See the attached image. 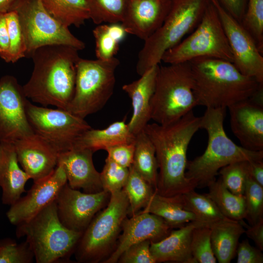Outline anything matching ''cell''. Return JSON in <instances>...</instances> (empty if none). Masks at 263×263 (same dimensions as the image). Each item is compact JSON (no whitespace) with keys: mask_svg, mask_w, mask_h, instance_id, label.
<instances>
[{"mask_svg":"<svg viewBox=\"0 0 263 263\" xmlns=\"http://www.w3.org/2000/svg\"><path fill=\"white\" fill-rule=\"evenodd\" d=\"M201 117L192 111L168 125L148 124L144 129L155 149L159 172L158 194L170 197L181 195L196 188L187 178V157L189 144L200 129Z\"/></svg>","mask_w":263,"mask_h":263,"instance_id":"6da1fadb","label":"cell"},{"mask_svg":"<svg viewBox=\"0 0 263 263\" xmlns=\"http://www.w3.org/2000/svg\"><path fill=\"white\" fill-rule=\"evenodd\" d=\"M78 50L64 45H51L36 50L31 57L34 67L23 87L28 99L44 107L67 110L75 92Z\"/></svg>","mask_w":263,"mask_h":263,"instance_id":"7a4b0ae2","label":"cell"},{"mask_svg":"<svg viewBox=\"0 0 263 263\" xmlns=\"http://www.w3.org/2000/svg\"><path fill=\"white\" fill-rule=\"evenodd\" d=\"M188 62L198 106L227 108L252 97L263 87L255 78L241 73L229 61L199 57Z\"/></svg>","mask_w":263,"mask_h":263,"instance_id":"3957f363","label":"cell"},{"mask_svg":"<svg viewBox=\"0 0 263 263\" xmlns=\"http://www.w3.org/2000/svg\"><path fill=\"white\" fill-rule=\"evenodd\" d=\"M225 108H207L201 117L200 129L208 135L204 152L188 161L186 176L195 188H204L216 180L222 168L234 162L263 159V150H247L233 142L224 127Z\"/></svg>","mask_w":263,"mask_h":263,"instance_id":"277c9868","label":"cell"},{"mask_svg":"<svg viewBox=\"0 0 263 263\" xmlns=\"http://www.w3.org/2000/svg\"><path fill=\"white\" fill-rule=\"evenodd\" d=\"M210 0H171L169 10L160 27L139 51L136 66L142 75L159 65L164 54L191 33L200 22Z\"/></svg>","mask_w":263,"mask_h":263,"instance_id":"5b68a950","label":"cell"},{"mask_svg":"<svg viewBox=\"0 0 263 263\" xmlns=\"http://www.w3.org/2000/svg\"><path fill=\"white\" fill-rule=\"evenodd\" d=\"M82 233L60 222L55 201L29 221L17 226L18 238L25 237L37 263H54L68 259Z\"/></svg>","mask_w":263,"mask_h":263,"instance_id":"8992f818","label":"cell"},{"mask_svg":"<svg viewBox=\"0 0 263 263\" xmlns=\"http://www.w3.org/2000/svg\"><path fill=\"white\" fill-rule=\"evenodd\" d=\"M188 62L160 66L150 102V119L160 125L179 120L198 106Z\"/></svg>","mask_w":263,"mask_h":263,"instance_id":"52a82bcc","label":"cell"},{"mask_svg":"<svg viewBox=\"0 0 263 263\" xmlns=\"http://www.w3.org/2000/svg\"><path fill=\"white\" fill-rule=\"evenodd\" d=\"M129 206L123 189L110 194L106 207L96 214L77 244L74 253L78 262L96 263L109 256L128 214Z\"/></svg>","mask_w":263,"mask_h":263,"instance_id":"ba28073f","label":"cell"},{"mask_svg":"<svg viewBox=\"0 0 263 263\" xmlns=\"http://www.w3.org/2000/svg\"><path fill=\"white\" fill-rule=\"evenodd\" d=\"M120 61L79 58L76 64L74 94L67 111L80 118L101 110L112 96Z\"/></svg>","mask_w":263,"mask_h":263,"instance_id":"9c48e42d","label":"cell"},{"mask_svg":"<svg viewBox=\"0 0 263 263\" xmlns=\"http://www.w3.org/2000/svg\"><path fill=\"white\" fill-rule=\"evenodd\" d=\"M199 57L233 61L222 23L211 0L197 27L178 44L167 50L161 61L168 64H176Z\"/></svg>","mask_w":263,"mask_h":263,"instance_id":"30bf717a","label":"cell"},{"mask_svg":"<svg viewBox=\"0 0 263 263\" xmlns=\"http://www.w3.org/2000/svg\"><path fill=\"white\" fill-rule=\"evenodd\" d=\"M11 10L17 13L25 37L26 57L46 45H64L79 51L85 48L84 42L48 13L41 0H16Z\"/></svg>","mask_w":263,"mask_h":263,"instance_id":"8fae6325","label":"cell"},{"mask_svg":"<svg viewBox=\"0 0 263 263\" xmlns=\"http://www.w3.org/2000/svg\"><path fill=\"white\" fill-rule=\"evenodd\" d=\"M26 113L34 132L58 153L73 149L79 137L92 128L84 119L66 110L40 107L29 100Z\"/></svg>","mask_w":263,"mask_h":263,"instance_id":"7c38bea8","label":"cell"},{"mask_svg":"<svg viewBox=\"0 0 263 263\" xmlns=\"http://www.w3.org/2000/svg\"><path fill=\"white\" fill-rule=\"evenodd\" d=\"M29 100L14 76L0 79V142L14 143L33 134L26 106Z\"/></svg>","mask_w":263,"mask_h":263,"instance_id":"4fadbf2b","label":"cell"},{"mask_svg":"<svg viewBox=\"0 0 263 263\" xmlns=\"http://www.w3.org/2000/svg\"><path fill=\"white\" fill-rule=\"evenodd\" d=\"M222 23L233 57V63L243 74L263 84V56L249 33L219 3L211 0Z\"/></svg>","mask_w":263,"mask_h":263,"instance_id":"5bb4252c","label":"cell"},{"mask_svg":"<svg viewBox=\"0 0 263 263\" xmlns=\"http://www.w3.org/2000/svg\"><path fill=\"white\" fill-rule=\"evenodd\" d=\"M110 193L82 192L71 188L67 183L56 200L57 215L67 228L83 233L94 217L108 203Z\"/></svg>","mask_w":263,"mask_h":263,"instance_id":"9a60e30c","label":"cell"},{"mask_svg":"<svg viewBox=\"0 0 263 263\" xmlns=\"http://www.w3.org/2000/svg\"><path fill=\"white\" fill-rule=\"evenodd\" d=\"M67 183L64 169L61 165L57 164L50 175L34 182L26 195L20 197L10 206L6 213L10 223L17 226L30 220L55 201L59 191Z\"/></svg>","mask_w":263,"mask_h":263,"instance_id":"2e32d148","label":"cell"},{"mask_svg":"<svg viewBox=\"0 0 263 263\" xmlns=\"http://www.w3.org/2000/svg\"><path fill=\"white\" fill-rule=\"evenodd\" d=\"M263 90L252 97L227 108L232 132L241 146L252 151L263 150Z\"/></svg>","mask_w":263,"mask_h":263,"instance_id":"e0dca14e","label":"cell"},{"mask_svg":"<svg viewBox=\"0 0 263 263\" xmlns=\"http://www.w3.org/2000/svg\"><path fill=\"white\" fill-rule=\"evenodd\" d=\"M171 228L163 219L149 212L140 211L130 218L126 217L113 250L103 263H117L123 252L132 244L146 240L159 242L169 234Z\"/></svg>","mask_w":263,"mask_h":263,"instance_id":"ac0fdd59","label":"cell"},{"mask_svg":"<svg viewBox=\"0 0 263 263\" xmlns=\"http://www.w3.org/2000/svg\"><path fill=\"white\" fill-rule=\"evenodd\" d=\"M13 144L19 164L34 182L48 176L56 168L59 153L35 133Z\"/></svg>","mask_w":263,"mask_h":263,"instance_id":"d6986e66","label":"cell"},{"mask_svg":"<svg viewBox=\"0 0 263 263\" xmlns=\"http://www.w3.org/2000/svg\"><path fill=\"white\" fill-rule=\"evenodd\" d=\"M171 0H130L121 22L127 33L145 41L163 24Z\"/></svg>","mask_w":263,"mask_h":263,"instance_id":"ffe728a7","label":"cell"},{"mask_svg":"<svg viewBox=\"0 0 263 263\" xmlns=\"http://www.w3.org/2000/svg\"><path fill=\"white\" fill-rule=\"evenodd\" d=\"M93 153L87 149L73 148L58 154L57 164L62 166L67 184L72 188H81L86 193L103 190L100 173L94 165Z\"/></svg>","mask_w":263,"mask_h":263,"instance_id":"44dd1931","label":"cell"},{"mask_svg":"<svg viewBox=\"0 0 263 263\" xmlns=\"http://www.w3.org/2000/svg\"><path fill=\"white\" fill-rule=\"evenodd\" d=\"M159 68V65L150 67L138 79L122 86L132 102V113L127 125L134 136L143 131L150 120V102Z\"/></svg>","mask_w":263,"mask_h":263,"instance_id":"7402d4cb","label":"cell"},{"mask_svg":"<svg viewBox=\"0 0 263 263\" xmlns=\"http://www.w3.org/2000/svg\"><path fill=\"white\" fill-rule=\"evenodd\" d=\"M30 179L19 165L13 143L0 142V187L1 200L12 205L25 192V186Z\"/></svg>","mask_w":263,"mask_h":263,"instance_id":"603a6c76","label":"cell"},{"mask_svg":"<svg viewBox=\"0 0 263 263\" xmlns=\"http://www.w3.org/2000/svg\"><path fill=\"white\" fill-rule=\"evenodd\" d=\"M200 225H203L196 221L191 222L171 231L159 242L150 241V250L156 263H195L191 252V238L193 229Z\"/></svg>","mask_w":263,"mask_h":263,"instance_id":"cb8c5ba5","label":"cell"},{"mask_svg":"<svg viewBox=\"0 0 263 263\" xmlns=\"http://www.w3.org/2000/svg\"><path fill=\"white\" fill-rule=\"evenodd\" d=\"M212 249L219 263H229L236 253L239 240L245 233L242 223L230 219L209 225Z\"/></svg>","mask_w":263,"mask_h":263,"instance_id":"d4e9b609","label":"cell"},{"mask_svg":"<svg viewBox=\"0 0 263 263\" xmlns=\"http://www.w3.org/2000/svg\"><path fill=\"white\" fill-rule=\"evenodd\" d=\"M135 137L124 119L114 122L104 129L91 128L87 130L79 137L74 148L87 149L94 152L115 145L133 142Z\"/></svg>","mask_w":263,"mask_h":263,"instance_id":"484cf974","label":"cell"},{"mask_svg":"<svg viewBox=\"0 0 263 263\" xmlns=\"http://www.w3.org/2000/svg\"><path fill=\"white\" fill-rule=\"evenodd\" d=\"M142 212H149L163 219L171 227H180L196 221L195 215L184 207L182 194L165 196L155 190Z\"/></svg>","mask_w":263,"mask_h":263,"instance_id":"4316f807","label":"cell"},{"mask_svg":"<svg viewBox=\"0 0 263 263\" xmlns=\"http://www.w3.org/2000/svg\"><path fill=\"white\" fill-rule=\"evenodd\" d=\"M48 13L58 22L68 27H79L90 19L87 0H41Z\"/></svg>","mask_w":263,"mask_h":263,"instance_id":"83f0119b","label":"cell"},{"mask_svg":"<svg viewBox=\"0 0 263 263\" xmlns=\"http://www.w3.org/2000/svg\"><path fill=\"white\" fill-rule=\"evenodd\" d=\"M132 167L155 190L158 178V164L151 141L142 131L135 135Z\"/></svg>","mask_w":263,"mask_h":263,"instance_id":"f1b7e54d","label":"cell"},{"mask_svg":"<svg viewBox=\"0 0 263 263\" xmlns=\"http://www.w3.org/2000/svg\"><path fill=\"white\" fill-rule=\"evenodd\" d=\"M207 187L209 192L207 194L224 216L238 221L245 219L246 209L244 195H239L231 192L220 178L212 182Z\"/></svg>","mask_w":263,"mask_h":263,"instance_id":"f546056e","label":"cell"},{"mask_svg":"<svg viewBox=\"0 0 263 263\" xmlns=\"http://www.w3.org/2000/svg\"><path fill=\"white\" fill-rule=\"evenodd\" d=\"M93 34L97 59L107 60L114 57L127 33L121 23H114L99 24Z\"/></svg>","mask_w":263,"mask_h":263,"instance_id":"4dcf8cb0","label":"cell"},{"mask_svg":"<svg viewBox=\"0 0 263 263\" xmlns=\"http://www.w3.org/2000/svg\"><path fill=\"white\" fill-rule=\"evenodd\" d=\"M182 199L185 207L195 215L196 222L204 226H207L228 219L223 215L207 194H200L194 189L182 194Z\"/></svg>","mask_w":263,"mask_h":263,"instance_id":"1f68e13d","label":"cell"},{"mask_svg":"<svg viewBox=\"0 0 263 263\" xmlns=\"http://www.w3.org/2000/svg\"><path fill=\"white\" fill-rule=\"evenodd\" d=\"M123 189L128 199V214L131 216L146 206L155 190L132 165L129 168V177Z\"/></svg>","mask_w":263,"mask_h":263,"instance_id":"d6a6232c","label":"cell"},{"mask_svg":"<svg viewBox=\"0 0 263 263\" xmlns=\"http://www.w3.org/2000/svg\"><path fill=\"white\" fill-rule=\"evenodd\" d=\"M130 0H87L90 19L97 25L121 23Z\"/></svg>","mask_w":263,"mask_h":263,"instance_id":"836d02e7","label":"cell"},{"mask_svg":"<svg viewBox=\"0 0 263 263\" xmlns=\"http://www.w3.org/2000/svg\"><path fill=\"white\" fill-rule=\"evenodd\" d=\"M9 38L8 50L1 58L6 62L15 63L26 57L27 47L17 13L11 10L5 14Z\"/></svg>","mask_w":263,"mask_h":263,"instance_id":"e575fe53","label":"cell"},{"mask_svg":"<svg viewBox=\"0 0 263 263\" xmlns=\"http://www.w3.org/2000/svg\"><path fill=\"white\" fill-rule=\"evenodd\" d=\"M241 24L263 54V0H247L246 11Z\"/></svg>","mask_w":263,"mask_h":263,"instance_id":"d590c367","label":"cell"},{"mask_svg":"<svg viewBox=\"0 0 263 263\" xmlns=\"http://www.w3.org/2000/svg\"><path fill=\"white\" fill-rule=\"evenodd\" d=\"M191 252L195 263H216L210 238V229L207 226L200 225L192 230Z\"/></svg>","mask_w":263,"mask_h":263,"instance_id":"8d00e7d4","label":"cell"},{"mask_svg":"<svg viewBox=\"0 0 263 263\" xmlns=\"http://www.w3.org/2000/svg\"><path fill=\"white\" fill-rule=\"evenodd\" d=\"M238 161L230 164L220 169V179L225 187L233 193L243 195L248 177L247 162Z\"/></svg>","mask_w":263,"mask_h":263,"instance_id":"74e56055","label":"cell"},{"mask_svg":"<svg viewBox=\"0 0 263 263\" xmlns=\"http://www.w3.org/2000/svg\"><path fill=\"white\" fill-rule=\"evenodd\" d=\"M244 196L246 209L245 219L251 225L263 219V187L248 176Z\"/></svg>","mask_w":263,"mask_h":263,"instance_id":"f35d334b","label":"cell"},{"mask_svg":"<svg viewBox=\"0 0 263 263\" xmlns=\"http://www.w3.org/2000/svg\"><path fill=\"white\" fill-rule=\"evenodd\" d=\"M100 173L103 189L111 194L123 189L129 177V168L122 167L107 157Z\"/></svg>","mask_w":263,"mask_h":263,"instance_id":"ab89813d","label":"cell"},{"mask_svg":"<svg viewBox=\"0 0 263 263\" xmlns=\"http://www.w3.org/2000/svg\"><path fill=\"white\" fill-rule=\"evenodd\" d=\"M33 259V252L26 241L20 244L9 238L0 241V263H30Z\"/></svg>","mask_w":263,"mask_h":263,"instance_id":"60d3db41","label":"cell"},{"mask_svg":"<svg viewBox=\"0 0 263 263\" xmlns=\"http://www.w3.org/2000/svg\"><path fill=\"white\" fill-rule=\"evenodd\" d=\"M150 245L149 240L132 244L123 252L117 263H155L150 250Z\"/></svg>","mask_w":263,"mask_h":263,"instance_id":"b9f144b4","label":"cell"},{"mask_svg":"<svg viewBox=\"0 0 263 263\" xmlns=\"http://www.w3.org/2000/svg\"><path fill=\"white\" fill-rule=\"evenodd\" d=\"M135 141V140H134ZM115 145L107 148V157L119 165L129 168L133 163L135 142Z\"/></svg>","mask_w":263,"mask_h":263,"instance_id":"7bdbcfd3","label":"cell"},{"mask_svg":"<svg viewBox=\"0 0 263 263\" xmlns=\"http://www.w3.org/2000/svg\"><path fill=\"white\" fill-rule=\"evenodd\" d=\"M258 248L252 246L247 240L239 243L236 253L237 263H262L263 255Z\"/></svg>","mask_w":263,"mask_h":263,"instance_id":"ee69618b","label":"cell"},{"mask_svg":"<svg viewBox=\"0 0 263 263\" xmlns=\"http://www.w3.org/2000/svg\"><path fill=\"white\" fill-rule=\"evenodd\" d=\"M219 3L239 22L241 23L245 14L247 0H218Z\"/></svg>","mask_w":263,"mask_h":263,"instance_id":"f6af8a7d","label":"cell"},{"mask_svg":"<svg viewBox=\"0 0 263 263\" xmlns=\"http://www.w3.org/2000/svg\"><path fill=\"white\" fill-rule=\"evenodd\" d=\"M245 233L254 242L257 248L263 250V219L248 227Z\"/></svg>","mask_w":263,"mask_h":263,"instance_id":"bcb514c9","label":"cell"},{"mask_svg":"<svg viewBox=\"0 0 263 263\" xmlns=\"http://www.w3.org/2000/svg\"><path fill=\"white\" fill-rule=\"evenodd\" d=\"M248 176L263 187V160L249 161L247 162Z\"/></svg>","mask_w":263,"mask_h":263,"instance_id":"7dc6e473","label":"cell"},{"mask_svg":"<svg viewBox=\"0 0 263 263\" xmlns=\"http://www.w3.org/2000/svg\"><path fill=\"white\" fill-rule=\"evenodd\" d=\"M9 47V38L5 14H0V49L2 58L7 53Z\"/></svg>","mask_w":263,"mask_h":263,"instance_id":"c3c4849f","label":"cell"},{"mask_svg":"<svg viewBox=\"0 0 263 263\" xmlns=\"http://www.w3.org/2000/svg\"><path fill=\"white\" fill-rule=\"evenodd\" d=\"M16 0H0V14L9 12Z\"/></svg>","mask_w":263,"mask_h":263,"instance_id":"681fc988","label":"cell"},{"mask_svg":"<svg viewBox=\"0 0 263 263\" xmlns=\"http://www.w3.org/2000/svg\"><path fill=\"white\" fill-rule=\"evenodd\" d=\"M1 52V50L0 49V54Z\"/></svg>","mask_w":263,"mask_h":263,"instance_id":"f907efd6","label":"cell"}]
</instances>
